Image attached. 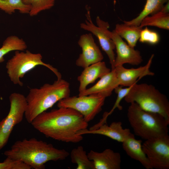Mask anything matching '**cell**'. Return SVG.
<instances>
[{
    "instance_id": "obj_1",
    "label": "cell",
    "mask_w": 169,
    "mask_h": 169,
    "mask_svg": "<svg viewBox=\"0 0 169 169\" xmlns=\"http://www.w3.org/2000/svg\"><path fill=\"white\" fill-rule=\"evenodd\" d=\"M46 137L66 143H77L83 139L78 134L87 129L88 123L82 115L70 108L58 107L38 115L30 123Z\"/></svg>"
},
{
    "instance_id": "obj_2",
    "label": "cell",
    "mask_w": 169,
    "mask_h": 169,
    "mask_svg": "<svg viewBox=\"0 0 169 169\" xmlns=\"http://www.w3.org/2000/svg\"><path fill=\"white\" fill-rule=\"evenodd\" d=\"M3 154L34 169H44L47 162L63 160L69 155L65 150L58 149L51 144L34 138L16 141Z\"/></svg>"
},
{
    "instance_id": "obj_3",
    "label": "cell",
    "mask_w": 169,
    "mask_h": 169,
    "mask_svg": "<svg viewBox=\"0 0 169 169\" xmlns=\"http://www.w3.org/2000/svg\"><path fill=\"white\" fill-rule=\"evenodd\" d=\"M69 83L61 79L52 84L46 83L39 88L30 89L26 97L27 106L24 116L31 123L34 118L60 100L70 96Z\"/></svg>"
},
{
    "instance_id": "obj_4",
    "label": "cell",
    "mask_w": 169,
    "mask_h": 169,
    "mask_svg": "<svg viewBox=\"0 0 169 169\" xmlns=\"http://www.w3.org/2000/svg\"><path fill=\"white\" fill-rule=\"evenodd\" d=\"M127 117L135 134L145 140L168 135L169 122L161 115L141 109L131 103Z\"/></svg>"
},
{
    "instance_id": "obj_5",
    "label": "cell",
    "mask_w": 169,
    "mask_h": 169,
    "mask_svg": "<svg viewBox=\"0 0 169 169\" xmlns=\"http://www.w3.org/2000/svg\"><path fill=\"white\" fill-rule=\"evenodd\" d=\"M124 98L127 103H136L144 110L161 115L169 122L168 100L153 85L136 83Z\"/></svg>"
},
{
    "instance_id": "obj_6",
    "label": "cell",
    "mask_w": 169,
    "mask_h": 169,
    "mask_svg": "<svg viewBox=\"0 0 169 169\" xmlns=\"http://www.w3.org/2000/svg\"><path fill=\"white\" fill-rule=\"evenodd\" d=\"M42 56L39 53L34 54L27 50L15 51L14 55L6 64L7 73L11 81L14 84L20 86L23 84L20 80L25 74L38 65L45 66L56 75L57 79L62 78V75L58 69L42 60Z\"/></svg>"
},
{
    "instance_id": "obj_7",
    "label": "cell",
    "mask_w": 169,
    "mask_h": 169,
    "mask_svg": "<svg viewBox=\"0 0 169 169\" xmlns=\"http://www.w3.org/2000/svg\"><path fill=\"white\" fill-rule=\"evenodd\" d=\"M9 100V112L0 121V150L7 143L14 126L22 121L27 106L26 97L22 94L12 93Z\"/></svg>"
},
{
    "instance_id": "obj_8",
    "label": "cell",
    "mask_w": 169,
    "mask_h": 169,
    "mask_svg": "<svg viewBox=\"0 0 169 169\" xmlns=\"http://www.w3.org/2000/svg\"><path fill=\"white\" fill-rule=\"evenodd\" d=\"M106 97L98 94L70 96L58 102V107L73 109L82 115L85 121L92 120L102 110Z\"/></svg>"
},
{
    "instance_id": "obj_9",
    "label": "cell",
    "mask_w": 169,
    "mask_h": 169,
    "mask_svg": "<svg viewBox=\"0 0 169 169\" xmlns=\"http://www.w3.org/2000/svg\"><path fill=\"white\" fill-rule=\"evenodd\" d=\"M142 147L152 169H169L168 135L145 140Z\"/></svg>"
},
{
    "instance_id": "obj_10",
    "label": "cell",
    "mask_w": 169,
    "mask_h": 169,
    "mask_svg": "<svg viewBox=\"0 0 169 169\" xmlns=\"http://www.w3.org/2000/svg\"><path fill=\"white\" fill-rule=\"evenodd\" d=\"M86 16L87 20L85 23L80 24V28L91 32L97 37L101 47L109 58L111 70L114 69L115 57L114 50L115 49V46L107 33L110 26L109 24L97 16L96 18V26L92 21L89 11L87 13Z\"/></svg>"
},
{
    "instance_id": "obj_11",
    "label": "cell",
    "mask_w": 169,
    "mask_h": 169,
    "mask_svg": "<svg viewBox=\"0 0 169 169\" xmlns=\"http://www.w3.org/2000/svg\"><path fill=\"white\" fill-rule=\"evenodd\" d=\"M78 43L82 49V52L76 61L77 66L84 68L102 61L103 55L91 33L81 35Z\"/></svg>"
},
{
    "instance_id": "obj_12",
    "label": "cell",
    "mask_w": 169,
    "mask_h": 169,
    "mask_svg": "<svg viewBox=\"0 0 169 169\" xmlns=\"http://www.w3.org/2000/svg\"><path fill=\"white\" fill-rule=\"evenodd\" d=\"M107 33L114 42L116 50L115 67L126 63L138 65L142 63L143 59L139 50L131 47L114 30L111 32L108 29Z\"/></svg>"
},
{
    "instance_id": "obj_13",
    "label": "cell",
    "mask_w": 169,
    "mask_h": 169,
    "mask_svg": "<svg viewBox=\"0 0 169 169\" xmlns=\"http://www.w3.org/2000/svg\"><path fill=\"white\" fill-rule=\"evenodd\" d=\"M154 54H152L147 64L136 68L126 69L123 65H118L114 69L120 86L130 87L137 83L138 80L146 75L153 76L154 73L150 71Z\"/></svg>"
},
{
    "instance_id": "obj_14",
    "label": "cell",
    "mask_w": 169,
    "mask_h": 169,
    "mask_svg": "<svg viewBox=\"0 0 169 169\" xmlns=\"http://www.w3.org/2000/svg\"><path fill=\"white\" fill-rule=\"evenodd\" d=\"M121 122H113L108 125L105 123L96 129L90 130L87 129L79 131V135L97 134L107 136L119 142H123L132 134L129 129H124Z\"/></svg>"
},
{
    "instance_id": "obj_15",
    "label": "cell",
    "mask_w": 169,
    "mask_h": 169,
    "mask_svg": "<svg viewBox=\"0 0 169 169\" xmlns=\"http://www.w3.org/2000/svg\"><path fill=\"white\" fill-rule=\"evenodd\" d=\"M87 155L94 163L95 169H120L121 157L120 154L110 149L101 152L90 151Z\"/></svg>"
},
{
    "instance_id": "obj_16",
    "label": "cell",
    "mask_w": 169,
    "mask_h": 169,
    "mask_svg": "<svg viewBox=\"0 0 169 169\" xmlns=\"http://www.w3.org/2000/svg\"><path fill=\"white\" fill-rule=\"evenodd\" d=\"M120 86L114 69L100 78L94 85L79 92L78 96L98 94L106 98L111 95L112 92L117 86Z\"/></svg>"
},
{
    "instance_id": "obj_17",
    "label": "cell",
    "mask_w": 169,
    "mask_h": 169,
    "mask_svg": "<svg viewBox=\"0 0 169 169\" xmlns=\"http://www.w3.org/2000/svg\"><path fill=\"white\" fill-rule=\"evenodd\" d=\"M111 70L107 67L105 63L102 61L84 68L77 78L79 83V92L85 90L89 84L94 83L97 79L101 78Z\"/></svg>"
},
{
    "instance_id": "obj_18",
    "label": "cell",
    "mask_w": 169,
    "mask_h": 169,
    "mask_svg": "<svg viewBox=\"0 0 169 169\" xmlns=\"http://www.w3.org/2000/svg\"><path fill=\"white\" fill-rule=\"evenodd\" d=\"M141 140L135 138L132 134L122 142L123 148L131 158L139 161L146 169H152L142 147Z\"/></svg>"
},
{
    "instance_id": "obj_19",
    "label": "cell",
    "mask_w": 169,
    "mask_h": 169,
    "mask_svg": "<svg viewBox=\"0 0 169 169\" xmlns=\"http://www.w3.org/2000/svg\"><path fill=\"white\" fill-rule=\"evenodd\" d=\"M142 28L140 26H136L123 24H117L114 30L122 38H124L127 44L131 47L134 48L139 39Z\"/></svg>"
},
{
    "instance_id": "obj_20",
    "label": "cell",
    "mask_w": 169,
    "mask_h": 169,
    "mask_svg": "<svg viewBox=\"0 0 169 169\" xmlns=\"http://www.w3.org/2000/svg\"><path fill=\"white\" fill-rule=\"evenodd\" d=\"M169 0H146L143 9L136 18L129 21H124L129 25L140 26L142 19L149 15H152L159 11Z\"/></svg>"
},
{
    "instance_id": "obj_21",
    "label": "cell",
    "mask_w": 169,
    "mask_h": 169,
    "mask_svg": "<svg viewBox=\"0 0 169 169\" xmlns=\"http://www.w3.org/2000/svg\"><path fill=\"white\" fill-rule=\"evenodd\" d=\"M27 48L26 43L23 39L14 35L8 37L0 48V63L4 61V56L9 52L13 51H23Z\"/></svg>"
},
{
    "instance_id": "obj_22",
    "label": "cell",
    "mask_w": 169,
    "mask_h": 169,
    "mask_svg": "<svg viewBox=\"0 0 169 169\" xmlns=\"http://www.w3.org/2000/svg\"><path fill=\"white\" fill-rule=\"evenodd\" d=\"M71 162L77 165V169H95L93 162L81 146L73 149L69 153Z\"/></svg>"
},
{
    "instance_id": "obj_23",
    "label": "cell",
    "mask_w": 169,
    "mask_h": 169,
    "mask_svg": "<svg viewBox=\"0 0 169 169\" xmlns=\"http://www.w3.org/2000/svg\"><path fill=\"white\" fill-rule=\"evenodd\" d=\"M140 26L142 28L152 26L168 30L169 14L165 13L159 11L151 16H148L144 18L141 21Z\"/></svg>"
},
{
    "instance_id": "obj_24",
    "label": "cell",
    "mask_w": 169,
    "mask_h": 169,
    "mask_svg": "<svg viewBox=\"0 0 169 169\" xmlns=\"http://www.w3.org/2000/svg\"><path fill=\"white\" fill-rule=\"evenodd\" d=\"M31 8L30 5L24 4L22 0H0V9L9 14L16 10L22 14H29Z\"/></svg>"
},
{
    "instance_id": "obj_25",
    "label": "cell",
    "mask_w": 169,
    "mask_h": 169,
    "mask_svg": "<svg viewBox=\"0 0 169 169\" xmlns=\"http://www.w3.org/2000/svg\"><path fill=\"white\" fill-rule=\"evenodd\" d=\"M25 4L31 6L29 14L32 17L37 15L41 12L51 8L56 0H22Z\"/></svg>"
},
{
    "instance_id": "obj_26",
    "label": "cell",
    "mask_w": 169,
    "mask_h": 169,
    "mask_svg": "<svg viewBox=\"0 0 169 169\" xmlns=\"http://www.w3.org/2000/svg\"><path fill=\"white\" fill-rule=\"evenodd\" d=\"M133 85L125 88H123L122 86H119L115 89V92L117 94L116 99L111 110L109 112L104 113L103 117L101 119L103 122H106L108 116L113 112L115 109L118 108L119 110L122 109V107L120 104L121 101L127 95Z\"/></svg>"
},
{
    "instance_id": "obj_27",
    "label": "cell",
    "mask_w": 169,
    "mask_h": 169,
    "mask_svg": "<svg viewBox=\"0 0 169 169\" xmlns=\"http://www.w3.org/2000/svg\"><path fill=\"white\" fill-rule=\"evenodd\" d=\"M160 39V36L157 32L146 27L141 30L139 40L142 43L155 45L159 42Z\"/></svg>"
},
{
    "instance_id": "obj_28",
    "label": "cell",
    "mask_w": 169,
    "mask_h": 169,
    "mask_svg": "<svg viewBox=\"0 0 169 169\" xmlns=\"http://www.w3.org/2000/svg\"><path fill=\"white\" fill-rule=\"evenodd\" d=\"M32 168L23 162L6 157L0 162V169H31Z\"/></svg>"
},
{
    "instance_id": "obj_29",
    "label": "cell",
    "mask_w": 169,
    "mask_h": 169,
    "mask_svg": "<svg viewBox=\"0 0 169 169\" xmlns=\"http://www.w3.org/2000/svg\"><path fill=\"white\" fill-rule=\"evenodd\" d=\"M160 11L165 13H169V1L166 3Z\"/></svg>"
}]
</instances>
